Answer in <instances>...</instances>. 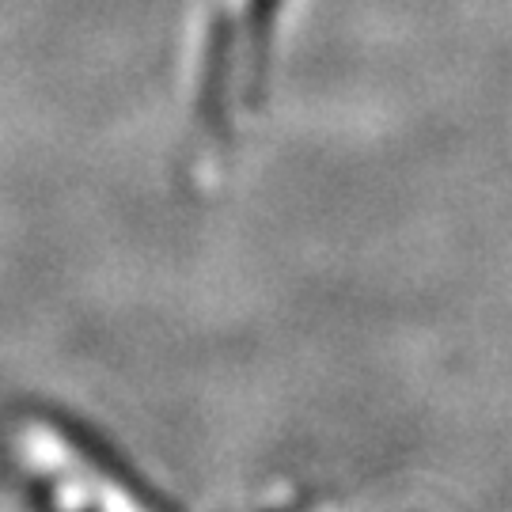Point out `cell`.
Here are the masks:
<instances>
[{"instance_id": "1", "label": "cell", "mask_w": 512, "mask_h": 512, "mask_svg": "<svg viewBox=\"0 0 512 512\" xmlns=\"http://www.w3.org/2000/svg\"><path fill=\"white\" fill-rule=\"evenodd\" d=\"M277 4H281V0H251V23H255L258 35H266V31H270Z\"/></svg>"}]
</instances>
